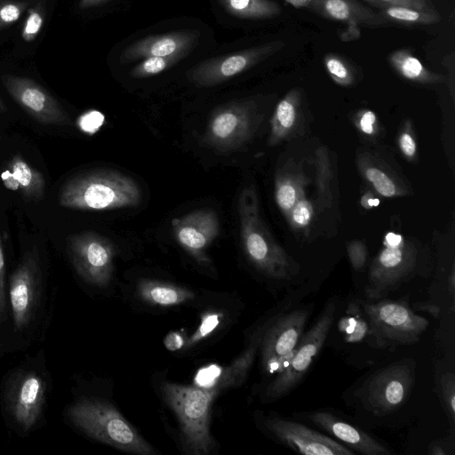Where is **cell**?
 I'll use <instances>...</instances> for the list:
<instances>
[{
  "mask_svg": "<svg viewBox=\"0 0 455 455\" xmlns=\"http://www.w3.org/2000/svg\"><path fill=\"white\" fill-rule=\"evenodd\" d=\"M261 339L262 334L257 331L247 349L209 387L171 382L162 385L164 397L180 421L188 453L205 455L212 450L213 440L210 432V412L212 402L221 390L238 385L244 379Z\"/></svg>",
  "mask_w": 455,
  "mask_h": 455,
  "instance_id": "cell-1",
  "label": "cell"
},
{
  "mask_svg": "<svg viewBox=\"0 0 455 455\" xmlns=\"http://www.w3.org/2000/svg\"><path fill=\"white\" fill-rule=\"evenodd\" d=\"M141 189L128 175L99 169L69 179L59 194L60 206L79 211H108L138 205Z\"/></svg>",
  "mask_w": 455,
  "mask_h": 455,
  "instance_id": "cell-2",
  "label": "cell"
},
{
  "mask_svg": "<svg viewBox=\"0 0 455 455\" xmlns=\"http://www.w3.org/2000/svg\"><path fill=\"white\" fill-rule=\"evenodd\" d=\"M67 415L88 436L116 449L140 455H154V448L110 403L84 398L73 403Z\"/></svg>",
  "mask_w": 455,
  "mask_h": 455,
  "instance_id": "cell-3",
  "label": "cell"
},
{
  "mask_svg": "<svg viewBox=\"0 0 455 455\" xmlns=\"http://www.w3.org/2000/svg\"><path fill=\"white\" fill-rule=\"evenodd\" d=\"M243 248L252 265L265 275L291 279L298 267L268 235L259 213L258 199L252 188H245L238 205Z\"/></svg>",
  "mask_w": 455,
  "mask_h": 455,
  "instance_id": "cell-4",
  "label": "cell"
},
{
  "mask_svg": "<svg viewBox=\"0 0 455 455\" xmlns=\"http://www.w3.org/2000/svg\"><path fill=\"white\" fill-rule=\"evenodd\" d=\"M360 306L369 322L373 346L380 348L415 344L429 325L403 300L380 299L360 301Z\"/></svg>",
  "mask_w": 455,
  "mask_h": 455,
  "instance_id": "cell-5",
  "label": "cell"
},
{
  "mask_svg": "<svg viewBox=\"0 0 455 455\" xmlns=\"http://www.w3.org/2000/svg\"><path fill=\"white\" fill-rule=\"evenodd\" d=\"M415 383V363L403 359L387 365L365 380L359 396L375 416H385L403 406Z\"/></svg>",
  "mask_w": 455,
  "mask_h": 455,
  "instance_id": "cell-6",
  "label": "cell"
},
{
  "mask_svg": "<svg viewBox=\"0 0 455 455\" xmlns=\"http://www.w3.org/2000/svg\"><path fill=\"white\" fill-rule=\"evenodd\" d=\"M335 309L331 301L325 305L314 325L301 336L287 365L267 386L265 399L277 400L299 385L322 350L334 322Z\"/></svg>",
  "mask_w": 455,
  "mask_h": 455,
  "instance_id": "cell-7",
  "label": "cell"
},
{
  "mask_svg": "<svg viewBox=\"0 0 455 455\" xmlns=\"http://www.w3.org/2000/svg\"><path fill=\"white\" fill-rule=\"evenodd\" d=\"M254 128L252 103L232 101L212 112L202 141L205 147L217 152H233L251 138Z\"/></svg>",
  "mask_w": 455,
  "mask_h": 455,
  "instance_id": "cell-8",
  "label": "cell"
},
{
  "mask_svg": "<svg viewBox=\"0 0 455 455\" xmlns=\"http://www.w3.org/2000/svg\"><path fill=\"white\" fill-rule=\"evenodd\" d=\"M384 245L370 269L369 282L365 288L368 301L383 299L396 289L415 266V254L405 246L401 235L387 233Z\"/></svg>",
  "mask_w": 455,
  "mask_h": 455,
  "instance_id": "cell-9",
  "label": "cell"
},
{
  "mask_svg": "<svg viewBox=\"0 0 455 455\" xmlns=\"http://www.w3.org/2000/svg\"><path fill=\"white\" fill-rule=\"evenodd\" d=\"M67 250L77 274L88 283L107 286L112 278L115 247L106 236L85 231L67 239Z\"/></svg>",
  "mask_w": 455,
  "mask_h": 455,
  "instance_id": "cell-10",
  "label": "cell"
},
{
  "mask_svg": "<svg viewBox=\"0 0 455 455\" xmlns=\"http://www.w3.org/2000/svg\"><path fill=\"white\" fill-rule=\"evenodd\" d=\"M308 315L307 309L296 308L274 316L259 345L264 371L278 374L284 369L304 333Z\"/></svg>",
  "mask_w": 455,
  "mask_h": 455,
  "instance_id": "cell-11",
  "label": "cell"
},
{
  "mask_svg": "<svg viewBox=\"0 0 455 455\" xmlns=\"http://www.w3.org/2000/svg\"><path fill=\"white\" fill-rule=\"evenodd\" d=\"M41 277L38 251L33 247L10 277L9 299L17 331L24 330L36 315L41 295Z\"/></svg>",
  "mask_w": 455,
  "mask_h": 455,
  "instance_id": "cell-12",
  "label": "cell"
},
{
  "mask_svg": "<svg viewBox=\"0 0 455 455\" xmlns=\"http://www.w3.org/2000/svg\"><path fill=\"white\" fill-rule=\"evenodd\" d=\"M283 43L272 42L228 55L209 59L188 72V80L198 87L226 82L278 51Z\"/></svg>",
  "mask_w": 455,
  "mask_h": 455,
  "instance_id": "cell-13",
  "label": "cell"
},
{
  "mask_svg": "<svg viewBox=\"0 0 455 455\" xmlns=\"http://www.w3.org/2000/svg\"><path fill=\"white\" fill-rule=\"evenodd\" d=\"M47 383L36 371H23L12 381L6 395L7 411L23 432L31 430L42 416Z\"/></svg>",
  "mask_w": 455,
  "mask_h": 455,
  "instance_id": "cell-14",
  "label": "cell"
},
{
  "mask_svg": "<svg viewBox=\"0 0 455 455\" xmlns=\"http://www.w3.org/2000/svg\"><path fill=\"white\" fill-rule=\"evenodd\" d=\"M2 82L13 100L37 122L54 125L70 124L69 116L59 101L33 79L4 75Z\"/></svg>",
  "mask_w": 455,
  "mask_h": 455,
  "instance_id": "cell-15",
  "label": "cell"
},
{
  "mask_svg": "<svg viewBox=\"0 0 455 455\" xmlns=\"http://www.w3.org/2000/svg\"><path fill=\"white\" fill-rule=\"evenodd\" d=\"M267 429L281 443L306 455H352L354 451L308 427L278 416L265 419Z\"/></svg>",
  "mask_w": 455,
  "mask_h": 455,
  "instance_id": "cell-16",
  "label": "cell"
},
{
  "mask_svg": "<svg viewBox=\"0 0 455 455\" xmlns=\"http://www.w3.org/2000/svg\"><path fill=\"white\" fill-rule=\"evenodd\" d=\"M173 235L179 244L201 264L210 261L206 250L220 233L217 212L211 208L193 211L172 220Z\"/></svg>",
  "mask_w": 455,
  "mask_h": 455,
  "instance_id": "cell-17",
  "label": "cell"
},
{
  "mask_svg": "<svg viewBox=\"0 0 455 455\" xmlns=\"http://www.w3.org/2000/svg\"><path fill=\"white\" fill-rule=\"evenodd\" d=\"M200 32L180 30L150 36L127 46L121 53L120 61L128 63L148 57H185L196 44Z\"/></svg>",
  "mask_w": 455,
  "mask_h": 455,
  "instance_id": "cell-18",
  "label": "cell"
},
{
  "mask_svg": "<svg viewBox=\"0 0 455 455\" xmlns=\"http://www.w3.org/2000/svg\"><path fill=\"white\" fill-rule=\"evenodd\" d=\"M314 425L344 443L349 449L365 455H389L391 451L374 437L329 411L307 413Z\"/></svg>",
  "mask_w": 455,
  "mask_h": 455,
  "instance_id": "cell-19",
  "label": "cell"
},
{
  "mask_svg": "<svg viewBox=\"0 0 455 455\" xmlns=\"http://www.w3.org/2000/svg\"><path fill=\"white\" fill-rule=\"evenodd\" d=\"M4 186L20 193L25 198L40 201L45 194V180L42 172L28 164L21 155H14L1 174Z\"/></svg>",
  "mask_w": 455,
  "mask_h": 455,
  "instance_id": "cell-20",
  "label": "cell"
},
{
  "mask_svg": "<svg viewBox=\"0 0 455 455\" xmlns=\"http://www.w3.org/2000/svg\"><path fill=\"white\" fill-rule=\"evenodd\" d=\"M310 7L330 20L347 23L351 28H358V24L379 26L386 22L380 14L356 0H310Z\"/></svg>",
  "mask_w": 455,
  "mask_h": 455,
  "instance_id": "cell-21",
  "label": "cell"
},
{
  "mask_svg": "<svg viewBox=\"0 0 455 455\" xmlns=\"http://www.w3.org/2000/svg\"><path fill=\"white\" fill-rule=\"evenodd\" d=\"M140 297L146 302L162 307L176 306L194 299L190 290L172 283L142 280L138 285Z\"/></svg>",
  "mask_w": 455,
  "mask_h": 455,
  "instance_id": "cell-22",
  "label": "cell"
},
{
  "mask_svg": "<svg viewBox=\"0 0 455 455\" xmlns=\"http://www.w3.org/2000/svg\"><path fill=\"white\" fill-rule=\"evenodd\" d=\"M389 61L406 79L420 83H438L443 80V76L426 68L419 60L407 50L402 49L392 52L389 55Z\"/></svg>",
  "mask_w": 455,
  "mask_h": 455,
  "instance_id": "cell-23",
  "label": "cell"
},
{
  "mask_svg": "<svg viewBox=\"0 0 455 455\" xmlns=\"http://www.w3.org/2000/svg\"><path fill=\"white\" fill-rule=\"evenodd\" d=\"M230 14L243 19H264L279 15L281 7L272 0H220Z\"/></svg>",
  "mask_w": 455,
  "mask_h": 455,
  "instance_id": "cell-24",
  "label": "cell"
},
{
  "mask_svg": "<svg viewBox=\"0 0 455 455\" xmlns=\"http://www.w3.org/2000/svg\"><path fill=\"white\" fill-rule=\"evenodd\" d=\"M360 304H351L345 316L338 324L344 339L348 343H359L370 337V324Z\"/></svg>",
  "mask_w": 455,
  "mask_h": 455,
  "instance_id": "cell-25",
  "label": "cell"
},
{
  "mask_svg": "<svg viewBox=\"0 0 455 455\" xmlns=\"http://www.w3.org/2000/svg\"><path fill=\"white\" fill-rule=\"evenodd\" d=\"M380 15L386 20L403 24L429 25L437 23L441 17L435 10H420L406 6H379Z\"/></svg>",
  "mask_w": 455,
  "mask_h": 455,
  "instance_id": "cell-26",
  "label": "cell"
},
{
  "mask_svg": "<svg viewBox=\"0 0 455 455\" xmlns=\"http://www.w3.org/2000/svg\"><path fill=\"white\" fill-rule=\"evenodd\" d=\"M298 100V92H291L277 105L272 124L271 140H277L290 129L296 118L295 103Z\"/></svg>",
  "mask_w": 455,
  "mask_h": 455,
  "instance_id": "cell-27",
  "label": "cell"
},
{
  "mask_svg": "<svg viewBox=\"0 0 455 455\" xmlns=\"http://www.w3.org/2000/svg\"><path fill=\"white\" fill-rule=\"evenodd\" d=\"M182 58L181 56L148 57L137 64L131 70L130 75L135 78L156 76L173 66Z\"/></svg>",
  "mask_w": 455,
  "mask_h": 455,
  "instance_id": "cell-28",
  "label": "cell"
},
{
  "mask_svg": "<svg viewBox=\"0 0 455 455\" xmlns=\"http://www.w3.org/2000/svg\"><path fill=\"white\" fill-rule=\"evenodd\" d=\"M45 0H38L30 7L21 31V38L27 43L33 42L39 35L44 23Z\"/></svg>",
  "mask_w": 455,
  "mask_h": 455,
  "instance_id": "cell-29",
  "label": "cell"
},
{
  "mask_svg": "<svg viewBox=\"0 0 455 455\" xmlns=\"http://www.w3.org/2000/svg\"><path fill=\"white\" fill-rule=\"evenodd\" d=\"M29 4L27 0L0 1V30L17 22Z\"/></svg>",
  "mask_w": 455,
  "mask_h": 455,
  "instance_id": "cell-30",
  "label": "cell"
},
{
  "mask_svg": "<svg viewBox=\"0 0 455 455\" xmlns=\"http://www.w3.org/2000/svg\"><path fill=\"white\" fill-rule=\"evenodd\" d=\"M324 65L329 75L336 83L343 85L352 83L351 69L341 57L336 54H327L324 57Z\"/></svg>",
  "mask_w": 455,
  "mask_h": 455,
  "instance_id": "cell-31",
  "label": "cell"
},
{
  "mask_svg": "<svg viewBox=\"0 0 455 455\" xmlns=\"http://www.w3.org/2000/svg\"><path fill=\"white\" fill-rule=\"evenodd\" d=\"M365 176L381 196L390 197L396 194L393 180L379 169L370 167L365 171Z\"/></svg>",
  "mask_w": 455,
  "mask_h": 455,
  "instance_id": "cell-32",
  "label": "cell"
},
{
  "mask_svg": "<svg viewBox=\"0 0 455 455\" xmlns=\"http://www.w3.org/2000/svg\"><path fill=\"white\" fill-rule=\"evenodd\" d=\"M442 398L448 418L451 422L455 419V377L452 372H446L441 378Z\"/></svg>",
  "mask_w": 455,
  "mask_h": 455,
  "instance_id": "cell-33",
  "label": "cell"
},
{
  "mask_svg": "<svg viewBox=\"0 0 455 455\" xmlns=\"http://www.w3.org/2000/svg\"><path fill=\"white\" fill-rule=\"evenodd\" d=\"M275 198L281 209L288 211L296 204L295 188L287 181L280 182L275 191Z\"/></svg>",
  "mask_w": 455,
  "mask_h": 455,
  "instance_id": "cell-34",
  "label": "cell"
},
{
  "mask_svg": "<svg viewBox=\"0 0 455 455\" xmlns=\"http://www.w3.org/2000/svg\"><path fill=\"white\" fill-rule=\"evenodd\" d=\"M379 6H406L420 10H435L430 0H364Z\"/></svg>",
  "mask_w": 455,
  "mask_h": 455,
  "instance_id": "cell-35",
  "label": "cell"
},
{
  "mask_svg": "<svg viewBox=\"0 0 455 455\" xmlns=\"http://www.w3.org/2000/svg\"><path fill=\"white\" fill-rule=\"evenodd\" d=\"M220 323V315L213 313L208 314L204 317L201 325L197 331L194 333L191 339L188 341V347L194 345L196 342L201 340L206 335L212 331V330Z\"/></svg>",
  "mask_w": 455,
  "mask_h": 455,
  "instance_id": "cell-36",
  "label": "cell"
},
{
  "mask_svg": "<svg viewBox=\"0 0 455 455\" xmlns=\"http://www.w3.org/2000/svg\"><path fill=\"white\" fill-rule=\"evenodd\" d=\"M6 294H5V260L3 250V244L0 235V323L6 315Z\"/></svg>",
  "mask_w": 455,
  "mask_h": 455,
  "instance_id": "cell-37",
  "label": "cell"
},
{
  "mask_svg": "<svg viewBox=\"0 0 455 455\" xmlns=\"http://www.w3.org/2000/svg\"><path fill=\"white\" fill-rule=\"evenodd\" d=\"M292 220L299 226L308 224L312 216L311 205L307 201H300L292 207Z\"/></svg>",
  "mask_w": 455,
  "mask_h": 455,
  "instance_id": "cell-38",
  "label": "cell"
},
{
  "mask_svg": "<svg viewBox=\"0 0 455 455\" xmlns=\"http://www.w3.org/2000/svg\"><path fill=\"white\" fill-rule=\"evenodd\" d=\"M348 255L350 262L355 270H360L363 267L366 261V250L360 243H353L348 247Z\"/></svg>",
  "mask_w": 455,
  "mask_h": 455,
  "instance_id": "cell-39",
  "label": "cell"
},
{
  "mask_svg": "<svg viewBox=\"0 0 455 455\" xmlns=\"http://www.w3.org/2000/svg\"><path fill=\"white\" fill-rule=\"evenodd\" d=\"M164 344L168 350L176 351L183 347L185 340L181 334L171 332L164 338Z\"/></svg>",
  "mask_w": 455,
  "mask_h": 455,
  "instance_id": "cell-40",
  "label": "cell"
},
{
  "mask_svg": "<svg viewBox=\"0 0 455 455\" xmlns=\"http://www.w3.org/2000/svg\"><path fill=\"white\" fill-rule=\"evenodd\" d=\"M400 147L407 156H412L416 151V144L413 138L407 132H403L400 137Z\"/></svg>",
  "mask_w": 455,
  "mask_h": 455,
  "instance_id": "cell-41",
  "label": "cell"
},
{
  "mask_svg": "<svg viewBox=\"0 0 455 455\" xmlns=\"http://www.w3.org/2000/svg\"><path fill=\"white\" fill-rule=\"evenodd\" d=\"M376 121V116L371 111H366L363 113L360 119L361 130L367 134H371L373 132V124Z\"/></svg>",
  "mask_w": 455,
  "mask_h": 455,
  "instance_id": "cell-42",
  "label": "cell"
},
{
  "mask_svg": "<svg viewBox=\"0 0 455 455\" xmlns=\"http://www.w3.org/2000/svg\"><path fill=\"white\" fill-rule=\"evenodd\" d=\"M415 311H424L437 318L440 315V307L428 302H416L412 305Z\"/></svg>",
  "mask_w": 455,
  "mask_h": 455,
  "instance_id": "cell-43",
  "label": "cell"
},
{
  "mask_svg": "<svg viewBox=\"0 0 455 455\" xmlns=\"http://www.w3.org/2000/svg\"><path fill=\"white\" fill-rule=\"evenodd\" d=\"M428 453L432 455H446V444L443 441H433L428 446Z\"/></svg>",
  "mask_w": 455,
  "mask_h": 455,
  "instance_id": "cell-44",
  "label": "cell"
},
{
  "mask_svg": "<svg viewBox=\"0 0 455 455\" xmlns=\"http://www.w3.org/2000/svg\"><path fill=\"white\" fill-rule=\"evenodd\" d=\"M105 1H107V0H80L79 7H80V9H88L92 6L102 4Z\"/></svg>",
  "mask_w": 455,
  "mask_h": 455,
  "instance_id": "cell-45",
  "label": "cell"
},
{
  "mask_svg": "<svg viewBox=\"0 0 455 455\" xmlns=\"http://www.w3.org/2000/svg\"><path fill=\"white\" fill-rule=\"evenodd\" d=\"M295 8L310 7V0H284Z\"/></svg>",
  "mask_w": 455,
  "mask_h": 455,
  "instance_id": "cell-46",
  "label": "cell"
},
{
  "mask_svg": "<svg viewBox=\"0 0 455 455\" xmlns=\"http://www.w3.org/2000/svg\"><path fill=\"white\" fill-rule=\"evenodd\" d=\"M455 275H454V271L452 270L451 271V276H450V280H449V285H448V290H449V292L453 299L454 298V292H455Z\"/></svg>",
  "mask_w": 455,
  "mask_h": 455,
  "instance_id": "cell-47",
  "label": "cell"
},
{
  "mask_svg": "<svg viewBox=\"0 0 455 455\" xmlns=\"http://www.w3.org/2000/svg\"><path fill=\"white\" fill-rule=\"evenodd\" d=\"M5 110H6L5 104H4V100H2V98L0 97V113L4 112Z\"/></svg>",
  "mask_w": 455,
  "mask_h": 455,
  "instance_id": "cell-48",
  "label": "cell"
},
{
  "mask_svg": "<svg viewBox=\"0 0 455 455\" xmlns=\"http://www.w3.org/2000/svg\"><path fill=\"white\" fill-rule=\"evenodd\" d=\"M370 206H375L379 204L378 199H372L368 201Z\"/></svg>",
  "mask_w": 455,
  "mask_h": 455,
  "instance_id": "cell-49",
  "label": "cell"
},
{
  "mask_svg": "<svg viewBox=\"0 0 455 455\" xmlns=\"http://www.w3.org/2000/svg\"><path fill=\"white\" fill-rule=\"evenodd\" d=\"M0 140H1V135H0Z\"/></svg>",
  "mask_w": 455,
  "mask_h": 455,
  "instance_id": "cell-50",
  "label": "cell"
}]
</instances>
